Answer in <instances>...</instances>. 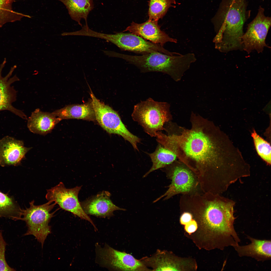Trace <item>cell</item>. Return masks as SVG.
Here are the masks:
<instances>
[{"label":"cell","instance_id":"27","mask_svg":"<svg viewBox=\"0 0 271 271\" xmlns=\"http://www.w3.org/2000/svg\"><path fill=\"white\" fill-rule=\"evenodd\" d=\"M6 243L4 239L2 231L0 230V271H15L7 264L5 257Z\"/></svg>","mask_w":271,"mask_h":271},{"label":"cell","instance_id":"11","mask_svg":"<svg viewBox=\"0 0 271 271\" xmlns=\"http://www.w3.org/2000/svg\"><path fill=\"white\" fill-rule=\"evenodd\" d=\"M260 7L255 18L248 25L246 31L242 38L243 50L249 54L254 50L262 52L265 47L270 48L265 43V39L271 26L270 17L264 14Z\"/></svg>","mask_w":271,"mask_h":271},{"label":"cell","instance_id":"29","mask_svg":"<svg viewBox=\"0 0 271 271\" xmlns=\"http://www.w3.org/2000/svg\"><path fill=\"white\" fill-rule=\"evenodd\" d=\"M193 218L192 215L190 213L184 211L182 212L180 218V221L181 224L185 225L191 221Z\"/></svg>","mask_w":271,"mask_h":271},{"label":"cell","instance_id":"17","mask_svg":"<svg viewBox=\"0 0 271 271\" xmlns=\"http://www.w3.org/2000/svg\"><path fill=\"white\" fill-rule=\"evenodd\" d=\"M140 259L152 271L183 270L186 265L184 259L177 258L171 252L159 249L151 256Z\"/></svg>","mask_w":271,"mask_h":271},{"label":"cell","instance_id":"2","mask_svg":"<svg viewBox=\"0 0 271 271\" xmlns=\"http://www.w3.org/2000/svg\"><path fill=\"white\" fill-rule=\"evenodd\" d=\"M233 206L219 194L199 191L182 194L179 202L181 211L190 213L208 236L211 247L222 250L241 241L234 228Z\"/></svg>","mask_w":271,"mask_h":271},{"label":"cell","instance_id":"18","mask_svg":"<svg viewBox=\"0 0 271 271\" xmlns=\"http://www.w3.org/2000/svg\"><path fill=\"white\" fill-rule=\"evenodd\" d=\"M247 238L251 242L249 244L233 247L239 256L250 257L262 262L271 259L270 240L258 239L249 236Z\"/></svg>","mask_w":271,"mask_h":271},{"label":"cell","instance_id":"7","mask_svg":"<svg viewBox=\"0 0 271 271\" xmlns=\"http://www.w3.org/2000/svg\"><path fill=\"white\" fill-rule=\"evenodd\" d=\"M34 202V200L32 201L29 203V208L23 209L20 220L25 222L27 227L24 236H34L43 247L47 236L51 233V227L49 224L56 211L52 213L50 212L56 204L48 201L43 204L36 206Z\"/></svg>","mask_w":271,"mask_h":271},{"label":"cell","instance_id":"6","mask_svg":"<svg viewBox=\"0 0 271 271\" xmlns=\"http://www.w3.org/2000/svg\"><path fill=\"white\" fill-rule=\"evenodd\" d=\"M162 169L171 183L165 192L154 202L162 198L165 200L178 194L191 193L200 189L199 182L195 175L181 162L174 161Z\"/></svg>","mask_w":271,"mask_h":271},{"label":"cell","instance_id":"10","mask_svg":"<svg viewBox=\"0 0 271 271\" xmlns=\"http://www.w3.org/2000/svg\"><path fill=\"white\" fill-rule=\"evenodd\" d=\"M81 186L66 188L62 182L47 190L45 196L48 201L54 202L62 209L70 212L81 219L87 220L92 225L95 231L97 229L93 221L84 211L78 198Z\"/></svg>","mask_w":271,"mask_h":271},{"label":"cell","instance_id":"21","mask_svg":"<svg viewBox=\"0 0 271 271\" xmlns=\"http://www.w3.org/2000/svg\"><path fill=\"white\" fill-rule=\"evenodd\" d=\"M62 3L67 9L71 19L81 27L82 19L87 24V18L94 8L93 0H57Z\"/></svg>","mask_w":271,"mask_h":271},{"label":"cell","instance_id":"1","mask_svg":"<svg viewBox=\"0 0 271 271\" xmlns=\"http://www.w3.org/2000/svg\"><path fill=\"white\" fill-rule=\"evenodd\" d=\"M191 128L160 135L159 143L172 151L198 180L204 193H214L223 185L225 175L237 174L246 165L239 149L212 121L193 112Z\"/></svg>","mask_w":271,"mask_h":271},{"label":"cell","instance_id":"12","mask_svg":"<svg viewBox=\"0 0 271 271\" xmlns=\"http://www.w3.org/2000/svg\"><path fill=\"white\" fill-rule=\"evenodd\" d=\"M97 37L110 42L124 50L143 54L154 52H159L170 55L175 54V52L166 49L159 44L147 41L131 33L121 32L109 34L99 33Z\"/></svg>","mask_w":271,"mask_h":271},{"label":"cell","instance_id":"26","mask_svg":"<svg viewBox=\"0 0 271 271\" xmlns=\"http://www.w3.org/2000/svg\"><path fill=\"white\" fill-rule=\"evenodd\" d=\"M251 136L257 153L268 164H271V148L270 144L253 130Z\"/></svg>","mask_w":271,"mask_h":271},{"label":"cell","instance_id":"20","mask_svg":"<svg viewBox=\"0 0 271 271\" xmlns=\"http://www.w3.org/2000/svg\"><path fill=\"white\" fill-rule=\"evenodd\" d=\"M52 113L61 120L76 119L91 120L95 119L91 103L67 105Z\"/></svg>","mask_w":271,"mask_h":271},{"label":"cell","instance_id":"19","mask_svg":"<svg viewBox=\"0 0 271 271\" xmlns=\"http://www.w3.org/2000/svg\"><path fill=\"white\" fill-rule=\"evenodd\" d=\"M61 120L52 112H43L37 108L28 118L27 127L33 133L45 135L50 132Z\"/></svg>","mask_w":271,"mask_h":271},{"label":"cell","instance_id":"24","mask_svg":"<svg viewBox=\"0 0 271 271\" xmlns=\"http://www.w3.org/2000/svg\"><path fill=\"white\" fill-rule=\"evenodd\" d=\"M15 0H0V27L5 24L20 21L24 17L31 18L30 16L16 12L13 9Z\"/></svg>","mask_w":271,"mask_h":271},{"label":"cell","instance_id":"4","mask_svg":"<svg viewBox=\"0 0 271 271\" xmlns=\"http://www.w3.org/2000/svg\"><path fill=\"white\" fill-rule=\"evenodd\" d=\"M112 56L125 60L143 72H162L169 75L176 81L180 80L191 64L196 60L195 54L192 53L170 55L154 52L136 56L113 52Z\"/></svg>","mask_w":271,"mask_h":271},{"label":"cell","instance_id":"8","mask_svg":"<svg viewBox=\"0 0 271 271\" xmlns=\"http://www.w3.org/2000/svg\"><path fill=\"white\" fill-rule=\"evenodd\" d=\"M90 95L95 119L101 126L109 133L121 136L129 142L135 149L138 151L137 145L140 142V139L128 130L117 112L98 99L91 91Z\"/></svg>","mask_w":271,"mask_h":271},{"label":"cell","instance_id":"28","mask_svg":"<svg viewBox=\"0 0 271 271\" xmlns=\"http://www.w3.org/2000/svg\"><path fill=\"white\" fill-rule=\"evenodd\" d=\"M184 225L185 231L189 234L194 232L197 230L198 228L197 223L193 218L189 222Z\"/></svg>","mask_w":271,"mask_h":271},{"label":"cell","instance_id":"23","mask_svg":"<svg viewBox=\"0 0 271 271\" xmlns=\"http://www.w3.org/2000/svg\"><path fill=\"white\" fill-rule=\"evenodd\" d=\"M23 209L12 197L0 191V218L20 220Z\"/></svg>","mask_w":271,"mask_h":271},{"label":"cell","instance_id":"25","mask_svg":"<svg viewBox=\"0 0 271 271\" xmlns=\"http://www.w3.org/2000/svg\"><path fill=\"white\" fill-rule=\"evenodd\" d=\"M175 0H149L148 2V15L149 20L158 21L162 19L169 9L174 7Z\"/></svg>","mask_w":271,"mask_h":271},{"label":"cell","instance_id":"14","mask_svg":"<svg viewBox=\"0 0 271 271\" xmlns=\"http://www.w3.org/2000/svg\"><path fill=\"white\" fill-rule=\"evenodd\" d=\"M31 149L24 146L22 141L9 136L4 137L0 139V165L18 166Z\"/></svg>","mask_w":271,"mask_h":271},{"label":"cell","instance_id":"16","mask_svg":"<svg viewBox=\"0 0 271 271\" xmlns=\"http://www.w3.org/2000/svg\"><path fill=\"white\" fill-rule=\"evenodd\" d=\"M158 21L148 20L140 24L133 21L123 32L128 31L152 43L159 44L162 46L168 42L177 43L176 39L170 37L161 30Z\"/></svg>","mask_w":271,"mask_h":271},{"label":"cell","instance_id":"13","mask_svg":"<svg viewBox=\"0 0 271 271\" xmlns=\"http://www.w3.org/2000/svg\"><path fill=\"white\" fill-rule=\"evenodd\" d=\"M6 62V58H5L0 65V111H8L23 119H27L24 112L12 105L16 100L17 92L12 84L20 80L16 75L11 77L17 67L16 65L11 67L6 75L2 76V71Z\"/></svg>","mask_w":271,"mask_h":271},{"label":"cell","instance_id":"9","mask_svg":"<svg viewBox=\"0 0 271 271\" xmlns=\"http://www.w3.org/2000/svg\"><path fill=\"white\" fill-rule=\"evenodd\" d=\"M95 262L100 266L111 270L152 271L140 260L131 254L116 250L105 243L102 247L95 245Z\"/></svg>","mask_w":271,"mask_h":271},{"label":"cell","instance_id":"22","mask_svg":"<svg viewBox=\"0 0 271 271\" xmlns=\"http://www.w3.org/2000/svg\"><path fill=\"white\" fill-rule=\"evenodd\" d=\"M152 162L150 169L143 176L146 177L150 173L156 170L162 169L171 164L176 159L177 157L171 151L165 148L160 144L157 146L153 153L149 154Z\"/></svg>","mask_w":271,"mask_h":271},{"label":"cell","instance_id":"3","mask_svg":"<svg viewBox=\"0 0 271 271\" xmlns=\"http://www.w3.org/2000/svg\"><path fill=\"white\" fill-rule=\"evenodd\" d=\"M246 0H222L213 22L216 35L213 42L221 52L242 49L243 26L247 19Z\"/></svg>","mask_w":271,"mask_h":271},{"label":"cell","instance_id":"5","mask_svg":"<svg viewBox=\"0 0 271 271\" xmlns=\"http://www.w3.org/2000/svg\"><path fill=\"white\" fill-rule=\"evenodd\" d=\"M170 107L167 102L149 98L134 106L131 116L146 132L151 137H156L157 132L164 129L165 124L172 119Z\"/></svg>","mask_w":271,"mask_h":271},{"label":"cell","instance_id":"15","mask_svg":"<svg viewBox=\"0 0 271 271\" xmlns=\"http://www.w3.org/2000/svg\"><path fill=\"white\" fill-rule=\"evenodd\" d=\"M111 194L107 191H103L81 202L85 213L101 218L110 217L116 210L125 211L114 204L111 200Z\"/></svg>","mask_w":271,"mask_h":271}]
</instances>
